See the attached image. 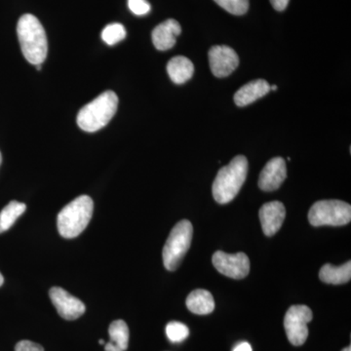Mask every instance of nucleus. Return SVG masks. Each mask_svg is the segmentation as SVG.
Wrapping results in <instances>:
<instances>
[{"mask_svg": "<svg viewBox=\"0 0 351 351\" xmlns=\"http://www.w3.org/2000/svg\"><path fill=\"white\" fill-rule=\"evenodd\" d=\"M23 55L29 63L38 66L43 64L48 54L47 36L43 25L36 16L25 14L17 25Z\"/></svg>", "mask_w": 351, "mask_h": 351, "instance_id": "nucleus-1", "label": "nucleus"}, {"mask_svg": "<svg viewBox=\"0 0 351 351\" xmlns=\"http://www.w3.org/2000/svg\"><path fill=\"white\" fill-rule=\"evenodd\" d=\"M248 160L244 156H237L225 167L219 169L213 182L214 199L219 204H226L234 199L246 181Z\"/></svg>", "mask_w": 351, "mask_h": 351, "instance_id": "nucleus-2", "label": "nucleus"}, {"mask_svg": "<svg viewBox=\"0 0 351 351\" xmlns=\"http://www.w3.org/2000/svg\"><path fill=\"white\" fill-rule=\"evenodd\" d=\"M94 202L88 195H80L61 210L57 218L58 230L64 239L82 234L93 216Z\"/></svg>", "mask_w": 351, "mask_h": 351, "instance_id": "nucleus-3", "label": "nucleus"}, {"mask_svg": "<svg viewBox=\"0 0 351 351\" xmlns=\"http://www.w3.org/2000/svg\"><path fill=\"white\" fill-rule=\"evenodd\" d=\"M119 107V97L112 91H106L83 107L77 114V124L83 131L97 132L107 126Z\"/></svg>", "mask_w": 351, "mask_h": 351, "instance_id": "nucleus-4", "label": "nucleus"}, {"mask_svg": "<svg viewBox=\"0 0 351 351\" xmlns=\"http://www.w3.org/2000/svg\"><path fill=\"white\" fill-rule=\"evenodd\" d=\"M193 234V226L188 219H182L173 228L162 252L163 263L166 269L174 271L180 267L189 250Z\"/></svg>", "mask_w": 351, "mask_h": 351, "instance_id": "nucleus-5", "label": "nucleus"}, {"mask_svg": "<svg viewBox=\"0 0 351 351\" xmlns=\"http://www.w3.org/2000/svg\"><path fill=\"white\" fill-rule=\"evenodd\" d=\"M311 226H339L351 221V206L341 200H321L314 203L308 212Z\"/></svg>", "mask_w": 351, "mask_h": 351, "instance_id": "nucleus-6", "label": "nucleus"}, {"mask_svg": "<svg viewBox=\"0 0 351 351\" xmlns=\"http://www.w3.org/2000/svg\"><path fill=\"white\" fill-rule=\"evenodd\" d=\"M313 318V311L304 304L293 306L288 309L284 317V328L289 341L293 346H300L306 343L309 334L307 324Z\"/></svg>", "mask_w": 351, "mask_h": 351, "instance_id": "nucleus-7", "label": "nucleus"}, {"mask_svg": "<svg viewBox=\"0 0 351 351\" xmlns=\"http://www.w3.org/2000/svg\"><path fill=\"white\" fill-rule=\"evenodd\" d=\"M212 262L219 274L232 279H243L250 271V260L244 253L226 254L217 251Z\"/></svg>", "mask_w": 351, "mask_h": 351, "instance_id": "nucleus-8", "label": "nucleus"}, {"mask_svg": "<svg viewBox=\"0 0 351 351\" xmlns=\"http://www.w3.org/2000/svg\"><path fill=\"white\" fill-rule=\"evenodd\" d=\"M210 68L217 77H226L239 64V55L232 48L226 45L213 46L208 53Z\"/></svg>", "mask_w": 351, "mask_h": 351, "instance_id": "nucleus-9", "label": "nucleus"}, {"mask_svg": "<svg viewBox=\"0 0 351 351\" xmlns=\"http://www.w3.org/2000/svg\"><path fill=\"white\" fill-rule=\"evenodd\" d=\"M51 302L58 313L66 320H75L84 314L85 304L63 288L52 287L49 291Z\"/></svg>", "mask_w": 351, "mask_h": 351, "instance_id": "nucleus-10", "label": "nucleus"}, {"mask_svg": "<svg viewBox=\"0 0 351 351\" xmlns=\"http://www.w3.org/2000/svg\"><path fill=\"white\" fill-rule=\"evenodd\" d=\"M287 178V168L282 157L270 159L258 178V186L263 191H274L280 188Z\"/></svg>", "mask_w": 351, "mask_h": 351, "instance_id": "nucleus-11", "label": "nucleus"}, {"mask_svg": "<svg viewBox=\"0 0 351 351\" xmlns=\"http://www.w3.org/2000/svg\"><path fill=\"white\" fill-rule=\"evenodd\" d=\"M261 225L267 237H274L279 232L285 221L286 209L280 201L265 203L260 209Z\"/></svg>", "mask_w": 351, "mask_h": 351, "instance_id": "nucleus-12", "label": "nucleus"}, {"mask_svg": "<svg viewBox=\"0 0 351 351\" xmlns=\"http://www.w3.org/2000/svg\"><path fill=\"white\" fill-rule=\"evenodd\" d=\"M181 32V25L178 23V21L166 20L152 31V43L157 50H169L175 45L177 38Z\"/></svg>", "mask_w": 351, "mask_h": 351, "instance_id": "nucleus-13", "label": "nucleus"}, {"mask_svg": "<svg viewBox=\"0 0 351 351\" xmlns=\"http://www.w3.org/2000/svg\"><path fill=\"white\" fill-rule=\"evenodd\" d=\"M270 91V85L263 80H256L243 85L234 95V101L239 107H246L265 96Z\"/></svg>", "mask_w": 351, "mask_h": 351, "instance_id": "nucleus-14", "label": "nucleus"}, {"mask_svg": "<svg viewBox=\"0 0 351 351\" xmlns=\"http://www.w3.org/2000/svg\"><path fill=\"white\" fill-rule=\"evenodd\" d=\"M167 73L176 84H184L193 77L195 66L188 58L177 56L168 62Z\"/></svg>", "mask_w": 351, "mask_h": 351, "instance_id": "nucleus-15", "label": "nucleus"}, {"mask_svg": "<svg viewBox=\"0 0 351 351\" xmlns=\"http://www.w3.org/2000/svg\"><path fill=\"white\" fill-rule=\"evenodd\" d=\"M186 304L189 311L198 315H206L213 313L215 309L213 295L203 289L193 291L186 298Z\"/></svg>", "mask_w": 351, "mask_h": 351, "instance_id": "nucleus-16", "label": "nucleus"}, {"mask_svg": "<svg viewBox=\"0 0 351 351\" xmlns=\"http://www.w3.org/2000/svg\"><path fill=\"white\" fill-rule=\"evenodd\" d=\"M319 278L322 282L332 284V285L348 283L351 278L350 261L339 267H335L330 263H326L321 267Z\"/></svg>", "mask_w": 351, "mask_h": 351, "instance_id": "nucleus-17", "label": "nucleus"}, {"mask_svg": "<svg viewBox=\"0 0 351 351\" xmlns=\"http://www.w3.org/2000/svg\"><path fill=\"white\" fill-rule=\"evenodd\" d=\"M27 206L25 203L11 201L0 212V233L7 232L12 228L18 219L25 213Z\"/></svg>", "mask_w": 351, "mask_h": 351, "instance_id": "nucleus-18", "label": "nucleus"}, {"mask_svg": "<svg viewBox=\"0 0 351 351\" xmlns=\"http://www.w3.org/2000/svg\"><path fill=\"white\" fill-rule=\"evenodd\" d=\"M110 341L125 351L129 345V328L123 320L113 321L108 328Z\"/></svg>", "mask_w": 351, "mask_h": 351, "instance_id": "nucleus-19", "label": "nucleus"}, {"mask_svg": "<svg viewBox=\"0 0 351 351\" xmlns=\"http://www.w3.org/2000/svg\"><path fill=\"white\" fill-rule=\"evenodd\" d=\"M126 38V29L123 25L113 23L108 25L101 32V38L108 45H115Z\"/></svg>", "mask_w": 351, "mask_h": 351, "instance_id": "nucleus-20", "label": "nucleus"}, {"mask_svg": "<svg viewBox=\"0 0 351 351\" xmlns=\"http://www.w3.org/2000/svg\"><path fill=\"white\" fill-rule=\"evenodd\" d=\"M166 335L172 343H181L188 338L189 330L188 326L182 323L173 321L166 326Z\"/></svg>", "mask_w": 351, "mask_h": 351, "instance_id": "nucleus-21", "label": "nucleus"}, {"mask_svg": "<svg viewBox=\"0 0 351 351\" xmlns=\"http://www.w3.org/2000/svg\"><path fill=\"white\" fill-rule=\"evenodd\" d=\"M214 1L232 15H243L249 8V0H214Z\"/></svg>", "mask_w": 351, "mask_h": 351, "instance_id": "nucleus-22", "label": "nucleus"}, {"mask_svg": "<svg viewBox=\"0 0 351 351\" xmlns=\"http://www.w3.org/2000/svg\"><path fill=\"white\" fill-rule=\"evenodd\" d=\"M128 7L131 12L137 16L147 15L152 9L147 0H128Z\"/></svg>", "mask_w": 351, "mask_h": 351, "instance_id": "nucleus-23", "label": "nucleus"}, {"mask_svg": "<svg viewBox=\"0 0 351 351\" xmlns=\"http://www.w3.org/2000/svg\"><path fill=\"white\" fill-rule=\"evenodd\" d=\"M15 351H44V348L34 341H21L16 345Z\"/></svg>", "mask_w": 351, "mask_h": 351, "instance_id": "nucleus-24", "label": "nucleus"}, {"mask_svg": "<svg viewBox=\"0 0 351 351\" xmlns=\"http://www.w3.org/2000/svg\"><path fill=\"white\" fill-rule=\"evenodd\" d=\"M290 0H270V3L277 11H283L287 8Z\"/></svg>", "mask_w": 351, "mask_h": 351, "instance_id": "nucleus-25", "label": "nucleus"}, {"mask_svg": "<svg viewBox=\"0 0 351 351\" xmlns=\"http://www.w3.org/2000/svg\"><path fill=\"white\" fill-rule=\"evenodd\" d=\"M233 351H252V346L248 343H241L239 346H235Z\"/></svg>", "mask_w": 351, "mask_h": 351, "instance_id": "nucleus-26", "label": "nucleus"}, {"mask_svg": "<svg viewBox=\"0 0 351 351\" xmlns=\"http://www.w3.org/2000/svg\"><path fill=\"white\" fill-rule=\"evenodd\" d=\"M105 350L106 351H123L121 350V348H119V346H117V345H115V343H113L112 341H110V343H106Z\"/></svg>", "mask_w": 351, "mask_h": 351, "instance_id": "nucleus-27", "label": "nucleus"}, {"mask_svg": "<svg viewBox=\"0 0 351 351\" xmlns=\"http://www.w3.org/2000/svg\"><path fill=\"white\" fill-rule=\"evenodd\" d=\"M3 283H4L3 276H2V274H0V286L3 285Z\"/></svg>", "mask_w": 351, "mask_h": 351, "instance_id": "nucleus-28", "label": "nucleus"}, {"mask_svg": "<svg viewBox=\"0 0 351 351\" xmlns=\"http://www.w3.org/2000/svg\"><path fill=\"white\" fill-rule=\"evenodd\" d=\"M277 89V86L276 85H270V90H276Z\"/></svg>", "mask_w": 351, "mask_h": 351, "instance_id": "nucleus-29", "label": "nucleus"}, {"mask_svg": "<svg viewBox=\"0 0 351 351\" xmlns=\"http://www.w3.org/2000/svg\"><path fill=\"white\" fill-rule=\"evenodd\" d=\"M341 351H351L350 346H348V348H343V350Z\"/></svg>", "mask_w": 351, "mask_h": 351, "instance_id": "nucleus-30", "label": "nucleus"}, {"mask_svg": "<svg viewBox=\"0 0 351 351\" xmlns=\"http://www.w3.org/2000/svg\"><path fill=\"white\" fill-rule=\"evenodd\" d=\"M99 343H100V345H105V341H104V339H100V341H99Z\"/></svg>", "mask_w": 351, "mask_h": 351, "instance_id": "nucleus-31", "label": "nucleus"}, {"mask_svg": "<svg viewBox=\"0 0 351 351\" xmlns=\"http://www.w3.org/2000/svg\"><path fill=\"white\" fill-rule=\"evenodd\" d=\"M1 162H2V156H1V152H0V165H1Z\"/></svg>", "mask_w": 351, "mask_h": 351, "instance_id": "nucleus-32", "label": "nucleus"}]
</instances>
